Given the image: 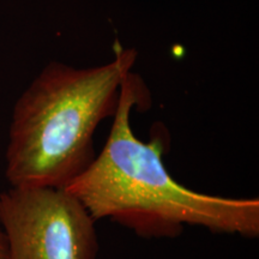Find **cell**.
I'll list each match as a JSON object with an SVG mask.
<instances>
[{"mask_svg":"<svg viewBox=\"0 0 259 259\" xmlns=\"http://www.w3.org/2000/svg\"><path fill=\"white\" fill-rule=\"evenodd\" d=\"M142 106H149V94L131 72L121 84L105 147L65 189L95 221L108 219L142 238H177L185 226L258 238L259 199L196 192L174 180L163 163L166 142L160 132L150 142L135 135L131 113Z\"/></svg>","mask_w":259,"mask_h":259,"instance_id":"obj_1","label":"cell"},{"mask_svg":"<svg viewBox=\"0 0 259 259\" xmlns=\"http://www.w3.org/2000/svg\"><path fill=\"white\" fill-rule=\"evenodd\" d=\"M95 223L66 189L11 186L0 193L9 259H96Z\"/></svg>","mask_w":259,"mask_h":259,"instance_id":"obj_3","label":"cell"},{"mask_svg":"<svg viewBox=\"0 0 259 259\" xmlns=\"http://www.w3.org/2000/svg\"><path fill=\"white\" fill-rule=\"evenodd\" d=\"M137 57L135 48L119 46L106 64L51 61L41 71L12 112L5 168L10 185L65 189L89 167L97 126L114 115Z\"/></svg>","mask_w":259,"mask_h":259,"instance_id":"obj_2","label":"cell"},{"mask_svg":"<svg viewBox=\"0 0 259 259\" xmlns=\"http://www.w3.org/2000/svg\"><path fill=\"white\" fill-rule=\"evenodd\" d=\"M0 259H9L8 257V244H6V238L2 227H0Z\"/></svg>","mask_w":259,"mask_h":259,"instance_id":"obj_4","label":"cell"}]
</instances>
